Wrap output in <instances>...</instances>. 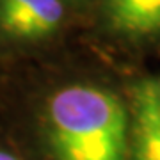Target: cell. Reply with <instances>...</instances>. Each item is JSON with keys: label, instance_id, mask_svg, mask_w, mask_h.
Listing matches in <instances>:
<instances>
[{"label": "cell", "instance_id": "1", "mask_svg": "<svg viewBox=\"0 0 160 160\" xmlns=\"http://www.w3.org/2000/svg\"><path fill=\"white\" fill-rule=\"evenodd\" d=\"M46 130L57 160H126L128 116L109 91L69 86L50 98Z\"/></svg>", "mask_w": 160, "mask_h": 160}, {"label": "cell", "instance_id": "3", "mask_svg": "<svg viewBox=\"0 0 160 160\" xmlns=\"http://www.w3.org/2000/svg\"><path fill=\"white\" fill-rule=\"evenodd\" d=\"M132 160H160V82L141 80L132 98Z\"/></svg>", "mask_w": 160, "mask_h": 160}, {"label": "cell", "instance_id": "2", "mask_svg": "<svg viewBox=\"0 0 160 160\" xmlns=\"http://www.w3.org/2000/svg\"><path fill=\"white\" fill-rule=\"evenodd\" d=\"M62 16L61 0H0V30L18 41L50 36Z\"/></svg>", "mask_w": 160, "mask_h": 160}, {"label": "cell", "instance_id": "4", "mask_svg": "<svg viewBox=\"0 0 160 160\" xmlns=\"http://www.w3.org/2000/svg\"><path fill=\"white\" fill-rule=\"evenodd\" d=\"M107 14L112 27L123 34L160 32V0H107Z\"/></svg>", "mask_w": 160, "mask_h": 160}, {"label": "cell", "instance_id": "5", "mask_svg": "<svg viewBox=\"0 0 160 160\" xmlns=\"http://www.w3.org/2000/svg\"><path fill=\"white\" fill-rule=\"evenodd\" d=\"M0 160H22L20 157H16L14 153L7 151V149H0Z\"/></svg>", "mask_w": 160, "mask_h": 160}]
</instances>
